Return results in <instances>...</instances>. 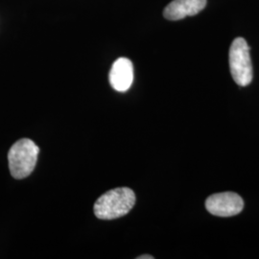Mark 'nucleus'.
<instances>
[{"label": "nucleus", "mask_w": 259, "mask_h": 259, "mask_svg": "<svg viewBox=\"0 0 259 259\" xmlns=\"http://www.w3.org/2000/svg\"><path fill=\"white\" fill-rule=\"evenodd\" d=\"M109 79L113 90L119 93L127 92L134 82V66L129 59H117L111 66Z\"/></svg>", "instance_id": "nucleus-5"}, {"label": "nucleus", "mask_w": 259, "mask_h": 259, "mask_svg": "<svg viewBox=\"0 0 259 259\" xmlns=\"http://www.w3.org/2000/svg\"><path fill=\"white\" fill-rule=\"evenodd\" d=\"M230 68L234 82L247 87L252 81L250 47L243 37H236L230 48Z\"/></svg>", "instance_id": "nucleus-3"}, {"label": "nucleus", "mask_w": 259, "mask_h": 259, "mask_svg": "<svg viewBox=\"0 0 259 259\" xmlns=\"http://www.w3.org/2000/svg\"><path fill=\"white\" fill-rule=\"evenodd\" d=\"M207 211L215 216L231 217L237 215L244 207L240 196L233 192H223L209 196L205 201Z\"/></svg>", "instance_id": "nucleus-4"}, {"label": "nucleus", "mask_w": 259, "mask_h": 259, "mask_svg": "<svg viewBox=\"0 0 259 259\" xmlns=\"http://www.w3.org/2000/svg\"><path fill=\"white\" fill-rule=\"evenodd\" d=\"M136 204L135 192L119 187L103 194L94 204V214L101 220H113L128 214Z\"/></svg>", "instance_id": "nucleus-1"}, {"label": "nucleus", "mask_w": 259, "mask_h": 259, "mask_svg": "<svg viewBox=\"0 0 259 259\" xmlns=\"http://www.w3.org/2000/svg\"><path fill=\"white\" fill-rule=\"evenodd\" d=\"M39 148L31 139L18 140L9 150L8 161L11 175L17 180L25 179L34 171Z\"/></svg>", "instance_id": "nucleus-2"}, {"label": "nucleus", "mask_w": 259, "mask_h": 259, "mask_svg": "<svg viewBox=\"0 0 259 259\" xmlns=\"http://www.w3.org/2000/svg\"><path fill=\"white\" fill-rule=\"evenodd\" d=\"M206 0H173L163 11V16L168 20H180L192 17L204 10Z\"/></svg>", "instance_id": "nucleus-6"}, {"label": "nucleus", "mask_w": 259, "mask_h": 259, "mask_svg": "<svg viewBox=\"0 0 259 259\" xmlns=\"http://www.w3.org/2000/svg\"><path fill=\"white\" fill-rule=\"evenodd\" d=\"M138 259H154V256H152V255H149V254H144V255L139 256Z\"/></svg>", "instance_id": "nucleus-7"}]
</instances>
